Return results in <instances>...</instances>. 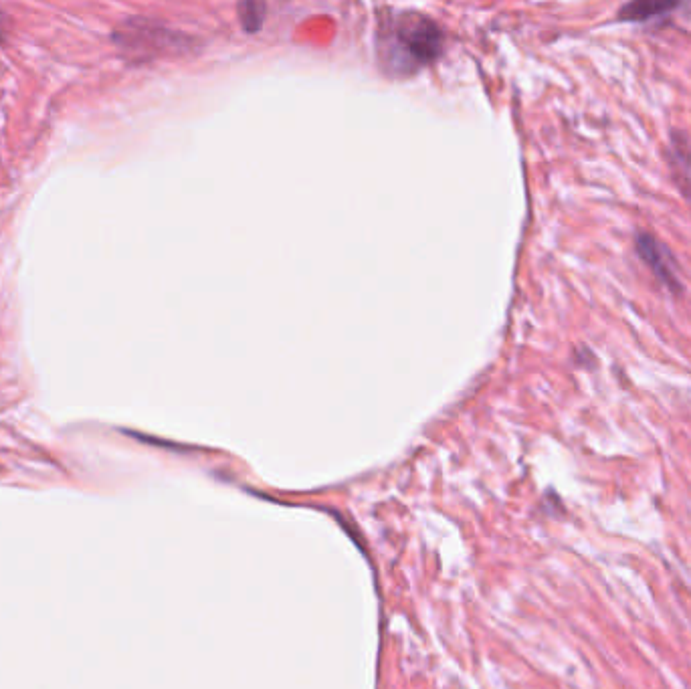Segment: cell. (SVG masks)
Listing matches in <instances>:
<instances>
[{
    "label": "cell",
    "mask_w": 691,
    "mask_h": 689,
    "mask_svg": "<svg viewBox=\"0 0 691 689\" xmlns=\"http://www.w3.org/2000/svg\"><path fill=\"white\" fill-rule=\"evenodd\" d=\"M679 7V3H651V0H645V3H629L621 7L617 17L619 21L627 23H649L669 17V13L677 11Z\"/></svg>",
    "instance_id": "cell-4"
},
{
    "label": "cell",
    "mask_w": 691,
    "mask_h": 689,
    "mask_svg": "<svg viewBox=\"0 0 691 689\" xmlns=\"http://www.w3.org/2000/svg\"><path fill=\"white\" fill-rule=\"evenodd\" d=\"M665 158L677 188L691 209V136L681 130H673L665 148Z\"/></svg>",
    "instance_id": "cell-3"
},
{
    "label": "cell",
    "mask_w": 691,
    "mask_h": 689,
    "mask_svg": "<svg viewBox=\"0 0 691 689\" xmlns=\"http://www.w3.org/2000/svg\"><path fill=\"white\" fill-rule=\"evenodd\" d=\"M443 47V33L423 15H394L380 29V61L392 75H409L431 63Z\"/></svg>",
    "instance_id": "cell-1"
},
{
    "label": "cell",
    "mask_w": 691,
    "mask_h": 689,
    "mask_svg": "<svg viewBox=\"0 0 691 689\" xmlns=\"http://www.w3.org/2000/svg\"><path fill=\"white\" fill-rule=\"evenodd\" d=\"M635 253L667 291H671L673 295L683 291L677 261L663 241L647 231H639L635 235Z\"/></svg>",
    "instance_id": "cell-2"
}]
</instances>
